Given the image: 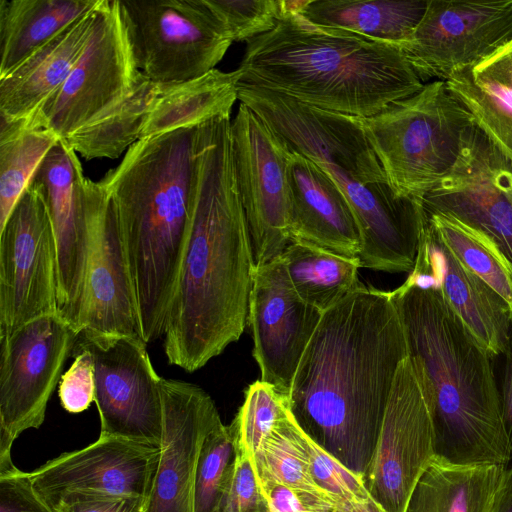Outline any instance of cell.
Instances as JSON below:
<instances>
[{"mask_svg": "<svg viewBox=\"0 0 512 512\" xmlns=\"http://www.w3.org/2000/svg\"><path fill=\"white\" fill-rule=\"evenodd\" d=\"M322 315L297 294L282 255L255 266L247 319L260 380L289 394L299 362Z\"/></svg>", "mask_w": 512, "mask_h": 512, "instance_id": "obj_18", "label": "cell"}, {"mask_svg": "<svg viewBox=\"0 0 512 512\" xmlns=\"http://www.w3.org/2000/svg\"><path fill=\"white\" fill-rule=\"evenodd\" d=\"M435 437L420 369L409 355L398 367L381 430L363 477L387 512H405L421 475L435 458Z\"/></svg>", "mask_w": 512, "mask_h": 512, "instance_id": "obj_13", "label": "cell"}, {"mask_svg": "<svg viewBox=\"0 0 512 512\" xmlns=\"http://www.w3.org/2000/svg\"><path fill=\"white\" fill-rule=\"evenodd\" d=\"M270 512H332L336 500L322 492L292 488L272 481L258 482Z\"/></svg>", "mask_w": 512, "mask_h": 512, "instance_id": "obj_42", "label": "cell"}, {"mask_svg": "<svg viewBox=\"0 0 512 512\" xmlns=\"http://www.w3.org/2000/svg\"><path fill=\"white\" fill-rule=\"evenodd\" d=\"M237 99L238 79L234 71L215 68L186 82L164 84L141 138L198 127L215 118L230 116Z\"/></svg>", "mask_w": 512, "mask_h": 512, "instance_id": "obj_28", "label": "cell"}, {"mask_svg": "<svg viewBox=\"0 0 512 512\" xmlns=\"http://www.w3.org/2000/svg\"><path fill=\"white\" fill-rule=\"evenodd\" d=\"M238 100L291 150L315 163L333 164L355 182L388 183L356 116L306 105L245 84H238Z\"/></svg>", "mask_w": 512, "mask_h": 512, "instance_id": "obj_15", "label": "cell"}, {"mask_svg": "<svg viewBox=\"0 0 512 512\" xmlns=\"http://www.w3.org/2000/svg\"><path fill=\"white\" fill-rule=\"evenodd\" d=\"M0 512H56L35 491L28 472L15 465L0 470Z\"/></svg>", "mask_w": 512, "mask_h": 512, "instance_id": "obj_43", "label": "cell"}, {"mask_svg": "<svg viewBox=\"0 0 512 512\" xmlns=\"http://www.w3.org/2000/svg\"><path fill=\"white\" fill-rule=\"evenodd\" d=\"M250 459L258 482L272 481L292 488L325 493L311 477L306 434L291 411L275 424Z\"/></svg>", "mask_w": 512, "mask_h": 512, "instance_id": "obj_34", "label": "cell"}, {"mask_svg": "<svg viewBox=\"0 0 512 512\" xmlns=\"http://www.w3.org/2000/svg\"><path fill=\"white\" fill-rule=\"evenodd\" d=\"M428 0H308L299 13L307 21L401 47L423 18Z\"/></svg>", "mask_w": 512, "mask_h": 512, "instance_id": "obj_27", "label": "cell"}, {"mask_svg": "<svg viewBox=\"0 0 512 512\" xmlns=\"http://www.w3.org/2000/svg\"><path fill=\"white\" fill-rule=\"evenodd\" d=\"M491 512H512V467L509 465L503 471Z\"/></svg>", "mask_w": 512, "mask_h": 512, "instance_id": "obj_45", "label": "cell"}, {"mask_svg": "<svg viewBox=\"0 0 512 512\" xmlns=\"http://www.w3.org/2000/svg\"><path fill=\"white\" fill-rule=\"evenodd\" d=\"M444 81L474 123L512 161V42Z\"/></svg>", "mask_w": 512, "mask_h": 512, "instance_id": "obj_25", "label": "cell"}, {"mask_svg": "<svg viewBox=\"0 0 512 512\" xmlns=\"http://www.w3.org/2000/svg\"><path fill=\"white\" fill-rule=\"evenodd\" d=\"M30 184L44 199L55 235L58 313L80 332L85 280L107 193L99 181L84 176L64 139L46 154Z\"/></svg>", "mask_w": 512, "mask_h": 512, "instance_id": "obj_8", "label": "cell"}, {"mask_svg": "<svg viewBox=\"0 0 512 512\" xmlns=\"http://www.w3.org/2000/svg\"><path fill=\"white\" fill-rule=\"evenodd\" d=\"M160 391L163 429L147 512H193L200 451L221 418L209 394L193 383L161 378Z\"/></svg>", "mask_w": 512, "mask_h": 512, "instance_id": "obj_19", "label": "cell"}, {"mask_svg": "<svg viewBox=\"0 0 512 512\" xmlns=\"http://www.w3.org/2000/svg\"><path fill=\"white\" fill-rule=\"evenodd\" d=\"M289 411L287 394L262 380L250 384L231 422L239 448L252 457L275 424Z\"/></svg>", "mask_w": 512, "mask_h": 512, "instance_id": "obj_36", "label": "cell"}, {"mask_svg": "<svg viewBox=\"0 0 512 512\" xmlns=\"http://www.w3.org/2000/svg\"><path fill=\"white\" fill-rule=\"evenodd\" d=\"M221 512H270L251 459L238 444Z\"/></svg>", "mask_w": 512, "mask_h": 512, "instance_id": "obj_39", "label": "cell"}, {"mask_svg": "<svg viewBox=\"0 0 512 512\" xmlns=\"http://www.w3.org/2000/svg\"><path fill=\"white\" fill-rule=\"evenodd\" d=\"M58 313L57 248L41 193L29 184L0 229V337Z\"/></svg>", "mask_w": 512, "mask_h": 512, "instance_id": "obj_12", "label": "cell"}, {"mask_svg": "<svg viewBox=\"0 0 512 512\" xmlns=\"http://www.w3.org/2000/svg\"><path fill=\"white\" fill-rule=\"evenodd\" d=\"M238 84L264 88L320 109L371 117L424 86L399 47L282 13L247 42Z\"/></svg>", "mask_w": 512, "mask_h": 512, "instance_id": "obj_4", "label": "cell"}, {"mask_svg": "<svg viewBox=\"0 0 512 512\" xmlns=\"http://www.w3.org/2000/svg\"><path fill=\"white\" fill-rule=\"evenodd\" d=\"M309 471L316 485L339 500H365L370 497L361 477L354 474L306 435Z\"/></svg>", "mask_w": 512, "mask_h": 512, "instance_id": "obj_38", "label": "cell"}, {"mask_svg": "<svg viewBox=\"0 0 512 512\" xmlns=\"http://www.w3.org/2000/svg\"><path fill=\"white\" fill-rule=\"evenodd\" d=\"M505 467L457 466L434 459L416 483L405 512H491Z\"/></svg>", "mask_w": 512, "mask_h": 512, "instance_id": "obj_29", "label": "cell"}, {"mask_svg": "<svg viewBox=\"0 0 512 512\" xmlns=\"http://www.w3.org/2000/svg\"><path fill=\"white\" fill-rule=\"evenodd\" d=\"M74 362L61 376L59 398L62 407L70 413H80L94 401L95 381L92 355L84 349H74Z\"/></svg>", "mask_w": 512, "mask_h": 512, "instance_id": "obj_40", "label": "cell"}, {"mask_svg": "<svg viewBox=\"0 0 512 512\" xmlns=\"http://www.w3.org/2000/svg\"><path fill=\"white\" fill-rule=\"evenodd\" d=\"M234 41H246L272 30L281 17L280 0H205Z\"/></svg>", "mask_w": 512, "mask_h": 512, "instance_id": "obj_37", "label": "cell"}, {"mask_svg": "<svg viewBox=\"0 0 512 512\" xmlns=\"http://www.w3.org/2000/svg\"><path fill=\"white\" fill-rule=\"evenodd\" d=\"M426 213L428 222L444 245L496 291L512 311V270L493 241L454 217L437 212Z\"/></svg>", "mask_w": 512, "mask_h": 512, "instance_id": "obj_33", "label": "cell"}, {"mask_svg": "<svg viewBox=\"0 0 512 512\" xmlns=\"http://www.w3.org/2000/svg\"><path fill=\"white\" fill-rule=\"evenodd\" d=\"M423 205L484 233L512 270V161L475 123L456 166Z\"/></svg>", "mask_w": 512, "mask_h": 512, "instance_id": "obj_17", "label": "cell"}, {"mask_svg": "<svg viewBox=\"0 0 512 512\" xmlns=\"http://www.w3.org/2000/svg\"><path fill=\"white\" fill-rule=\"evenodd\" d=\"M287 178L290 242H304L341 256L359 258L358 226L336 182L312 160L290 148Z\"/></svg>", "mask_w": 512, "mask_h": 512, "instance_id": "obj_23", "label": "cell"}, {"mask_svg": "<svg viewBox=\"0 0 512 512\" xmlns=\"http://www.w3.org/2000/svg\"><path fill=\"white\" fill-rule=\"evenodd\" d=\"M332 512H387L371 496L365 500L336 501Z\"/></svg>", "mask_w": 512, "mask_h": 512, "instance_id": "obj_46", "label": "cell"}, {"mask_svg": "<svg viewBox=\"0 0 512 512\" xmlns=\"http://www.w3.org/2000/svg\"><path fill=\"white\" fill-rule=\"evenodd\" d=\"M52 131L26 119L6 122L0 128V229L29 186L38 166L59 141Z\"/></svg>", "mask_w": 512, "mask_h": 512, "instance_id": "obj_32", "label": "cell"}, {"mask_svg": "<svg viewBox=\"0 0 512 512\" xmlns=\"http://www.w3.org/2000/svg\"><path fill=\"white\" fill-rule=\"evenodd\" d=\"M163 86L141 74L126 97L64 140L87 160L117 158L141 139L151 108Z\"/></svg>", "mask_w": 512, "mask_h": 512, "instance_id": "obj_30", "label": "cell"}, {"mask_svg": "<svg viewBox=\"0 0 512 512\" xmlns=\"http://www.w3.org/2000/svg\"><path fill=\"white\" fill-rule=\"evenodd\" d=\"M409 355L429 402L435 460L457 466L503 465L511 460L496 376L489 353L432 286L404 282L391 291Z\"/></svg>", "mask_w": 512, "mask_h": 512, "instance_id": "obj_3", "label": "cell"}, {"mask_svg": "<svg viewBox=\"0 0 512 512\" xmlns=\"http://www.w3.org/2000/svg\"><path fill=\"white\" fill-rule=\"evenodd\" d=\"M139 71L156 83L198 78L233 40L205 0H118Z\"/></svg>", "mask_w": 512, "mask_h": 512, "instance_id": "obj_7", "label": "cell"}, {"mask_svg": "<svg viewBox=\"0 0 512 512\" xmlns=\"http://www.w3.org/2000/svg\"><path fill=\"white\" fill-rule=\"evenodd\" d=\"M82 332L142 338L130 267L108 195L98 218L85 280L80 318Z\"/></svg>", "mask_w": 512, "mask_h": 512, "instance_id": "obj_22", "label": "cell"}, {"mask_svg": "<svg viewBox=\"0 0 512 512\" xmlns=\"http://www.w3.org/2000/svg\"><path fill=\"white\" fill-rule=\"evenodd\" d=\"M512 42V0H428L426 12L401 47L424 82L446 80Z\"/></svg>", "mask_w": 512, "mask_h": 512, "instance_id": "obj_16", "label": "cell"}, {"mask_svg": "<svg viewBox=\"0 0 512 512\" xmlns=\"http://www.w3.org/2000/svg\"><path fill=\"white\" fill-rule=\"evenodd\" d=\"M297 294L322 313L356 289L359 258H348L324 248L291 241L281 254Z\"/></svg>", "mask_w": 512, "mask_h": 512, "instance_id": "obj_31", "label": "cell"}, {"mask_svg": "<svg viewBox=\"0 0 512 512\" xmlns=\"http://www.w3.org/2000/svg\"><path fill=\"white\" fill-rule=\"evenodd\" d=\"M56 512H147L140 497L68 492L44 499Z\"/></svg>", "mask_w": 512, "mask_h": 512, "instance_id": "obj_41", "label": "cell"}, {"mask_svg": "<svg viewBox=\"0 0 512 512\" xmlns=\"http://www.w3.org/2000/svg\"><path fill=\"white\" fill-rule=\"evenodd\" d=\"M408 356L391 291L360 283L323 313L293 377L288 400L297 424L362 480Z\"/></svg>", "mask_w": 512, "mask_h": 512, "instance_id": "obj_1", "label": "cell"}, {"mask_svg": "<svg viewBox=\"0 0 512 512\" xmlns=\"http://www.w3.org/2000/svg\"><path fill=\"white\" fill-rule=\"evenodd\" d=\"M230 116L197 127L188 238L164 324L171 365L194 372L237 341L255 268L236 180Z\"/></svg>", "mask_w": 512, "mask_h": 512, "instance_id": "obj_2", "label": "cell"}, {"mask_svg": "<svg viewBox=\"0 0 512 512\" xmlns=\"http://www.w3.org/2000/svg\"><path fill=\"white\" fill-rule=\"evenodd\" d=\"M101 0H0V78Z\"/></svg>", "mask_w": 512, "mask_h": 512, "instance_id": "obj_26", "label": "cell"}, {"mask_svg": "<svg viewBox=\"0 0 512 512\" xmlns=\"http://www.w3.org/2000/svg\"><path fill=\"white\" fill-rule=\"evenodd\" d=\"M196 132L139 139L99 181L116 212L146 343L163 336L188 238Z\"/></svg>", "mask_w": 512, "mask_h": 512, "instance_id": "obj_5", "label": "cell"}, {"mask_svg": "<svg viewBox=\"0 0 512 512\" xmlns=\"http://www.w3.org/2000/svg\"><path fill=\"white\" fill-rule=\"evenodd\" d=\"M103 0L8 75L0 78V116L29 118L69 76L99 19Z\"/></svg>", "mask_w": 512, "mask_h": 512, "instance_id": "obj_24", "label": "cell"}, {"mask_svg": "<svg viewBox=\"0 0 512 512\" xmlns=\"http://www.w3.org/2000/svg\"><path fill=\"white\" fill-rule=\"evenodd\" d=\"M237 454L230 425L218 422L206 435L196 468L193 512H221Z\"/></svg>", "mask_w": 512, "mask_h": 512, "instance_id": "obj_35", "label": "cell"}, {"mask_svg": "<svg viewBox=\"0 0 512 512\" xmlns=\"http://www.w3.org/2000/svg\"><path fill=\"white\" fill-rule=\"evenodd\" d=\"M237 186L255 266L280 256L290 243L288 146L246 105L231 122Z\"/></svg>", "mask_w": 512, "mask_h": 512, "instance_id": "obj_14", "label": "cell"}, {"mask_svg": "<svg viewBox=\"0 0 512 512\" xmlns=\"http://www.w3.org/2000/svg\"><path fill=\"white\" fill-rule=\"evenodd\" d=\"M405 282L437 288L489 355L501 356L512 316L508 303L459 261L440 240L428 218L420 235L414 267Z\"/></svg>", "mask_w": 512, "mask_h": 512, "instance_id": "obj_21", "label": "cell"}, {"mask_svg": "<svg viewBox=\"0 0 512 512\" xmlns=\"http://www.w3.org/2000/svg\"><path fill=\"white\" fill-rule=\"evenodd\" d=\"M138 337L82 332L74 349L94 363L100 436L116 437L159 449L163 429L161 378Z\"/></svg>", "mask_w": 512, "mask_h": 512, "instance_id": "obj_11", "label": "cell"}, {"mask_svg": "<svg viewBox=\"0 0 512 512\" xmlns=\"http://www.w3.org/2000/svg\"><path fill=\"white\" fill-rule=\"evenodd\" d=\"M393 192L422 199L452 172L474 120L444 80L371 117H356Z\"/></svg>", "mask_w": 512, "mask_h": 512, "instance_id": "obj_6", "label": "cell"}, {"mask_svg": "<svg viewBox=\"0 0 512 512\" xmlns=\"http://www.w3.org/2000/svg\"><path fill=\"white\" fill-rule=\"evenodd\" d=\"M141 74L118 0H103L92 36L69 76L26 120L67 139L126 97Z\"/></svg>", "mask_w": 512, "mask_h": 512, "instance_id": "obj_10", "label": "cell"}, {"mask_svg": "<svg viewBox=\"0 0 512 512\" xmlns=\"http://www.w3.org/2000/svg\"><path fill=\"white\" fill-rule=\"evenodd\" d=\"M501 356H503V366L500 382L499 384L497 383V385L500 396L502 419L511 450L509 466L512 467V316L507 343Z\"/></svg>", "mask_w": 512, "mask_h": 512, "instance_id": "obj_44", "label": "cell"}, {"mask_svg": "<svg viewBox=\"0 0 512 512\" xmlns=\"http://www.w3.org/2000/svg\"><path fill=\"white\" fill-rule=\"evenodd\" d=\"M160 450L116 437L66 452L28 472L43 498L68 492L140 497L148 501Z\"/></svg>", "mask_w": 512, "mask_h": 512, "instance_id": "obj_20", "label": "cell"}, {"mask_svg": "<svg viewBox=\"0 0 512 512\" xmlns=\"http://www.w3.org/2000/svg\"><path fill=\"white\" fill-rule=\"evenodd\" d=\"M80 332L59 313L0 337V469L14 465L13 442L39 428Z\"/></svg>", "mask_w": 512, "mask_h": 512, "instance_id": "obj_9", "label": "cell"}]
</instances>
